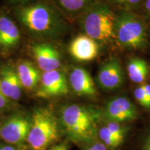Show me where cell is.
<instances>
[{
	"label": "cell",
	"mask_w": 150,
	"mask_h": 150,
	"mask_svg": "<svg viewBox=\"0 0 150 150\" xmlns=\"http://www.w3.org/2000/svg\"><path fill=\"white\" fill-rule=\"evenodd\" d=\"M13 18L20 30L38 42L57 40L67 31L63 15L49 0H35L15 6Z\"/></svg>",
	"instance_id": "cell-1"
},
{
	"label": "cell",
	"mask_w": 150,
	"mask_h": 150,
	"mask_svg": "<svg viewBox=\"0 0 150 150\" xmlns=\"http://www.w3.org/2000/svg\"><path fill=\"white\" fill-rule=\"evenodd\" d=\"M102 118L100 110L79 104L64 105L58 115L62 132L66 139L80 146L96 138Z\"/></svg>",
	"instance_id": "cell-2"
},
{
	"label": "cell",
	"mask_w": 150,
	"mask_h": 150,
	"mask_svg": "<svg viewBox=\"0 0 150 150\" xmlns=\"http://www.w3.org/2000/svg\"><path fill=\"white\" fill-rule=\"evenodd\" d=\"M63 134L58 116L52 108L38 106L31 114V125L27 139V150H47L60 142Z\"/></svg>",
	"instance_id": "cell-3"
},
{
	"label": "cell",
	"mask_w": 150,
	"mask_h": 150,
	"mask_svg": "<svg viewBox=\"0 0 150 150\" xmlns=\"http://www.w3.org/2000/svg\"><path fill=\"white\" fill-rule=\"evenodd\" d=\"M115 16L107 4L96 2L79 16V25L86 35L105 42L115 38Z\"/></svg>",
	"instance_id": "cell-4"
},
{
	"label": "cell",
	"mask_w": 150,
	"mask_h": 150,
	"mask_svg": "<svg viewBox=\"0 0 150 150\" xmlns=\"http://www.w3.org/2000/svg\"><path fill=\"white\" fill-rule=\"evenodd\" d=\"M114 35L122 46L139 50L147 43V33L142 22L134 14L122 11L115 16Z\"/></svg>",
	"instance_id": "cell-5"
},
{
	"label": "cell",
	"mask_w": 150,
	"mask_h": 150,
	"mask_svg": "<svg viewBox=\"0 0 150 150\" xmlns=\"http://www.w3.org/2000/svg\"><path fill=\"white\" fill-rule=\"evenodd\" d=\"M31 125V115L16 110L0 120V142L27 148V139Z\"/></svg>",
	"instance_id": "cell-6"
},
{
	"label": "cell",
	"mask_w": 150,
	"mask_h": 150,
	"mask_svg": "<svg viewBox=\"0 0 150 150\" xmlns=\"http://www.w3.org/2000/svg\"><path fill=\"white\" fill-rule=\"evenodd\" d=\"M22 42L21 30L13 17L5 11H0V56L13 55Z\"/></svg>",
	"instance_id": "cell-7"
},
{
	"label": "cell",
	"mask_w": 150,
	"mask_h": 150,
	"mask_svg": "<svg viewBox=\"0 0 150 150\" xmlns=\"http://www.w3.org/2000/svg\"><path fill=\"white\" fill-rule=\"evenodd\" d=\"M69 92V84L65 74L60 70L42 72L40 83L35 92L38 98L47 99L64 96Z\"/></svg>",
	"instance_id": "cell-8"
},
{
	"label": "cell",
	"mask_w": 150,
	"mask_h": 150,
	"mask_svg": "<svg viewBox=\"0 0 150 150\" xmlns=\"http://www.w3.org/2000/svg\"><path fill=\"white\" fill-rule=\"evenodd\" d=\"M102 112V117L104 120L125 124L134 122L138 117L136 106L125 96H118L110 99Z\"/></svg>",
	"instance_id": "cell-9"
},
{
	"label": "cell",
	"mask_w": 150,
	"mask_h": 150,
	"mask_svg": "<svg viewBox=\"0 0 150 150\" xmlns=\"http://www.w3.org/2000/svg\"><path fill=\"white\" fill-rule=\"evenodd\" d=\"M35 65L41 72L59 70L61 66V54L55 46L49 42H38L29 47Z\"/></svg>",
	"instance_id": "cell-10"
},
{
	"label": "cell",
	"mask_w": 150,
	"mask_h": 150,
	"mask_svg": "<svg viewBox=\"0 0 150 150\" xmlns=\"http://www.w3.org/2000/svg\"><path fill=\"white\" fill-rule=\"evenodd\" d=\"M130 127L127 124L104 120L99 124L96 138L110 150H117L125 143Z\"/></svg>",
	"instance_id": "cell-11"
},
{
	"label": "cell",
	"mask_w": 150,
	"mask_h": 150,
	"mask_svg": "<svg viewBox=\"0 0 150 150\" xmlns=\"http://www.w3.org/2000/svg\"><path fill=\"white\" fill-rule=\"evenodd\" d=\"M99 86L105 91H114L123 84L124 74L117 59H111L100 67L97 76Z\"/></svg>",
	"instance_id": "cell-12"
},
{
	"label": "cell",
	"mask_w": 150,
	"mask_h": 150,
	"mask_svg": "<svg viewBox=\"0 0 150 150\" xmlns=\"http://www.w3.org/2000/svg\"><path fill=\"white\" fill-rule=\"evenodd\" d=\"M0 87L4 95L9 100L17 103L21 99L24 89L16 67L11 63H4L0 67Z\"/></svg>",
	"instance_id": "cell-13"
},
{
	"label": "cell",
	"mask_w": 150,
	"mask_h": 150,
	"mask_svg": "<svg viewBox=\"0 0 150 150\" xmlns=\"http://www.w3.org/2000/svg\"><path fill=\"white\" fill-rule=\"evenodd\" d=\"M69 52L70 55L76 61H91L98 55L99 45L97 41L87 35H79L71 42Z\"/></svg>",
	"instance_id": "cell-14"
},
{
	"label": "cell",
	"mask_w": 150,
	"mask_h": 150,
	"mask_svg": "<svg viewBox=\"0 0 150 150\" xmlns=\"http://www.w3.org/2000/svg\"><path fill=\"white\" fill-rule=\"evenodd\" d=\"M69 84L76 95L81 97H95L97 89L91 76L83 67L73 68L69 75Z\"/></svg>",
	"instance_id": "cell-15"
},
{
	"label": "cell",
	"mask_w": 150,
	"mask_h": 150,
	"mask_svg": "<svg viewBox=\"0 0 150 150\" xmlns=\"http://www.w3.org/2000/svg\"><path fill=\"white\" fill-rule=\"evenodd\" d=\"M15 67L24 91L35 93L42 74L38 67L33 62L24 59H19Z\"/></svg>",
	"instance_id": "cell-16"
},
{
	"label": "cell",
	"mask_w": 150,
	"mask_h": 150,
	"mask_svg": "<svg viewBox=\"0 0 150 150\" xmlns=\"http://www.w3.org/2000/svg\"><path fill=\"white\" fill-rule=\"evenodd\" d=\"M56 7L68 16H78L83 13L97 0H51Z\"/></svg>",
	"instance_id": "cell-17"
},
{
	"label": "cell",
	"mask_w": 150,
	"mask_h": 150,
	"mask_svg": "<svg viewBox=\"0 0 150 150\" xmlns=\"http://www.w3.org/2000/svg\"><path fill=\"white\" fill-rule=\"evenodd\" d=\"M129 77L135 83H141L147 79L149 67L145 60L140 58H132L127 64Z\"/></svg>",
	"instance_id": "cell-18"
},
{
	"label": "cell",
	"mask_w": 150,
	"mask_h": 150,
	"mask_svg": "<svg viewBox=\"0 0 150 150\" xmlns=\"http://www.w3.org/2000/svg\"><path fill=\"white\" fill-rule=\"evenodd\" d=\"M18 104L12 101L9 100L4 95L0 87V112L4 114L7 112H13L18 110Z\"/></svg>",
	"instance_id": "cell-19"
},
{
	"label": "cell",
	"mask_w": 150,
	"mask_h": 150,
	"mask_svg": "<svg viewBox=\"0 0 150 150\" xmlns=\"http://www.w3.org/2000/svg\"><path fill=\"white\" fill-rule=\"evenodd\" d=\"M134 95L137 102H138L140 106L150 109V101L149 98H148L147 94L145 93V91L142 88L141 86L135 89V91L134 92Z\"/></svg>",
	"instance_id": "cell-20"
},
{
	"label": "cell",
	"mask_w": 150,
	"mask_h": 150,
	"mask_svg": "<svg viewBox=\"0 0 150 150\" xmlns=\"http://www.w3.org/2000/svg\"><path fill=\"white\" fill-rule=\"evenodd\" d=\"M81 147V150H110L97 138L83 144Z\"/></svg>",
	"instance_id": "cell-21"
},
{
	"label": "cell",
	"mask_w": 150,
	"mask_h": 150,
	"mask_svg": "<svg viewBox=\"0 0 150 150\" xmlns=\"http://www.w3.org/2000/svg\"><path fill=\"white\" fill-rule=\"evenodd\" d=\"M71 142L70 140L65 139L55 144L47 150H70L71 147Z\"/></svg>",
	"instance_id": "cell-22"
},
{
	"label": "cell",
	"mask_w": 150,
	"mask_h": 150,
	"mask_svg": "<svg viewBox=\"0 0 150 150\" xmlns=\"http://www.w3.org/2000/svg\"><path fill=\"white\" fill-rule=\"evenodd\" d=\"M139 150H150V131L142 138Z\"/></svg>",
	"instance_id": "cell-23"
},
{
	"label": "cell",
	"mask_w": 150,
	"mask_h": 150,
	"mask_svg": "<svg viewBox=\"0 0 150 150\" xmlns=\"http://www.w3.org/2000/svg\"><path fill=\"white\" fill-rule=\"evenodd\" d=\"M0 150H27V148L18 147L16 146L8 145V144L0 142Z\"/></svg>",
	"instance_id": "cell-24"
},
{
	"label": "cell",
	"mask_w": 150,
	"mask_h": 150,
	"mask_svg": "<svg viewBox=\"0 0 150 150\" xmlns=\"http://www.w3.org/2000/svg\"><path fill=\"white\" fill-rule=\"evenodd\" d=\"M120 4L125 6H134L138 4L142 0H114Z\"/></svg>",
	"instance_id": "cell-25"
},
{
	"label": "cell",
	"mask_w": 150,
	"mask_h": 150,
	"mask_svg": "<svg viewBox=\"0 0 150 150\" xmlns=\"http://www.w3.org/2000/svg\"><path fill=\"white\" fill-rule=\"evenodd\" d=\"M33 1H35V0H8V3L13 7L27 4L32 2Z\"/></svg>",
	"instance_id": "cell-26"
},
{
	"label": "cell",
	"mask_w": 150,
	"mask_h": 150,
	"mask_svg": "<svg viewBox=\"0 0 150 150\" xmlns=\"http://www.w3.org/2000/svg\"><path fill=\"white\" fill-rule=\"evenodd\" d=\"M141 86L142 87V88L144 89L145 93L147 94L148 98H149V101H150V84H142Z\"/></svg>",
	"instance_id": "cell-27"
},
{
	"label": "cell",
	"mask_w": 150,
	"mask_h": 150,
	"mask_svg": "<svg viewBox=\"0 0 150 150\" xmlns=\"http://www.w3.org/2000/svg\"><path fill=\"white\" fill-rule=\"evenodd\" d=\"M145 8H146V11L150 13V0H146Z\"/></svg>",
	"instance_id": "cell-28"
},
{
	"label": "cell",
	"mask_w": 150,
	"mask_h": 150,
	"mask_svg": "<svg viewBox=\"0 0 150 150\" xmlns=\"http://www.w3.org/2000/svg\"><path fill=\"white\" fill-rule=\"evenodd\" d=\"M3 115H4V113H2L1 112H0V120L3 117Z\"/></svg>",
	"instance_id": "cell-29"
}]
</instances>
